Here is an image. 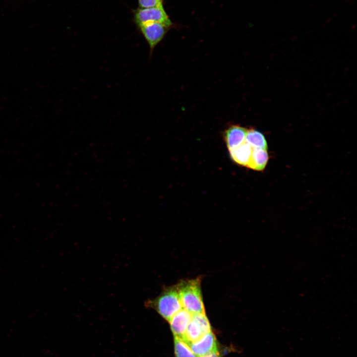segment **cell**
<instances>
[{"label":"cell","mask_w":357,"mask_h":357,"mask_svg":"<svg viewBox=\"0 0 357 357\" xmlns=\"http://www.w3.org/2000/svg\"><path fill=\"white\" fill-rule=\"evenodd\" d=\"M201 357H220V356L218 352L216 351Z\"/></svg>","instance_id":"cell-15"},{"label":"cell","mask_w":357,"mask_h":357,"mask_svg":"<svg viewBox=\"0 0 357 357\" xmlns=\"http://www.w3.org/2000/svg\"><path fill=\"white\" fill-rule=\"evenodd\" d=\"M146 308L154 309L164 319L169 321L182 307L177 285L164 287L160 294L144 303Z\"/></svg>","instance_id":"cell-1"},{"label":"cell","mask_w":357,"mask_h":357,"mask_svg":"<svg viewBox=\"0 0 357 357\" xmlns=\"http://www.w3.org/2000/svg\"><path fill=\"white\" fill-rule=\"evenodd\" d=\"M188 345L198 357L218 351L216 339L211 331L204 334L198 340Z\"/></svg>","instance_id":"cell-5"},{"label":"cell","mask_w":357,"mask_h":357,"mask_svg":"<svg viewBox=\"0 0 357 357\" xmlns=\"http://www.w3.org/2000/svg\"><path fill=\"white\" fill-rule=\"evenodd\" d=\"M192 319L200 326L204 334L211 331L210 324L205 313L193 314Z\"/></svg>","instance_id":"cell-13"},{"label":"cell","mask_w":357,"mask_h":357,"mask_svg":"<svg viewBox=\"0 0 357 357\" xmlns=\"http://www.w3.org/2000/svg\"><path fill=\"white\" fill-rule=\"evenodd\" d=\"M135 21L138 27L148 23L157 22L171 27L172 23L163 6L138 8L134 14Z\"/></svg>","instance_id":"cell-3"},{"label":"cell","mask_w":357,"mask_h":357,"mask_svg":"<svg viewBox=\"0 0 357 357\" xmlns=\"http://www.w3.org/2000/svg\"><path fill=\"white\" fill-rule=\"evenodd\" d=\"M163 0H138L140 8L163 6Z\"/></svg>","instance_id":"cell-14"},{"label":"cell","mask_w":357,"mask_h":357,"mask_svg":"<svg viewBox=\"0 0 357 357\" xmlns=\"http://www.w3.org/2000/svg\"><path fill=\"white\" fill-rule=\"evenodd\" d=\"M203 335L204 333L200 326L192 318L184 334L181 339L188 345L198 340Z\"/></svg>","instance_id":"cell-11"},{"label":"cell","mask_w":357,"mask_h":357,"mask_svg":"<svg viewBox=\"0 0 357 357\" xmlns=\"http://www.w3.org/2000/svg\"><path fill=\"white\" fill-rule=\"evenodd\" d=\"M153 52L156 46L162 41L170 27L157 22L148 23L139 26Z\"/></svg>","instance_id":"cell-4"},{"label":"cell","mask_w":357,"mask_h":357,"mask_svg":"<svg viewBox=\"0 0 357 357\" xmlns=\"http://www.w3.org/2000/svg\"><path fill=\"white\" fill-rule=\"evenodd\" d=\"M177 285L182 308L192 314L205 313L200 278L183 280Z\"/></svg>","instance_id":"cell-2"},{"label":"cell","mask_w":357,"mask_h":357,"mask_svg":"<svg viewBox=\"0 0 357 357\" xmlns=\"http://www.w3.org/2000/svg\"><path fill=\"white\" fill-rule=\"evenodd\" d=\"M231 159L236 163L246 167L250 158L252 148L244 142L239 146L229 150Z\"/></svg>","instance_id":"cell-8"},{"label":"cell","mask_w":357,"mask_h":357,"mask_svg":"<svg viewBox=\"0 0 357 357\" xmlns=\"http://www.w3.org/2000/svg\"><path fill=\"white\" fill-rule=\"evenodd\" d=\"M192 318V314L182 308L169 321L175 337L181 338Z\"/></svg>","instance_id":"cell-6"},{"label":"cell","mask_w":357,"mask_h":357,"mask_svg":"<svg viewBox=\"0 0 357 357\" xmlns=\"http://www.w3.org/2000/svg\"><path fill=\"white\" fill-rule=\"evenodd\" d=\"M268 159L266 150L252 148L251 157L246 167L255 171H263Z\"/></svg>","instance_id":"cell-9"},{"label":"cell","mask_w":357,"mask_h":357,"mask_svg":"<svg viewBox=\"0 0 357 357\" xmlns=\"http://www.w3.org/2000/svg\"><path fill=\"white\" fill-rule=\"evenodd\" d=\"M174 343L176 357H198L181 338L175 336Z\"/></svg>","instance_id":"cell-12"},{"label":"cell","mask_w":357,"mask_h":357,"mask_svg":"<svg viewBox=\"0 0 357 357\" xmlns=\"http://www.w3.org/2000/svg\"><path fill=\"white\" fill-rule=\"evenodd\" d=\"M245 142L252 148L267 150L268 145L264 135L253 128L247 129Z\"/></svg>","instance_id":"cell-10"},{"label":"cell","mask_w":357,"mask_h":357,"mask_svg":"<svg viewBox=\"0 0 357 357\" xmlns=\"http://www.w3.org/2000/svg\"><path fill=\"white\" fill-rule=\"evenodd\" d=\"M247 129L238 125H232L224 132V138L229 150L236 148L245 142Z\"/></svg>","instance_id":"cell-7"}]
</instances>
